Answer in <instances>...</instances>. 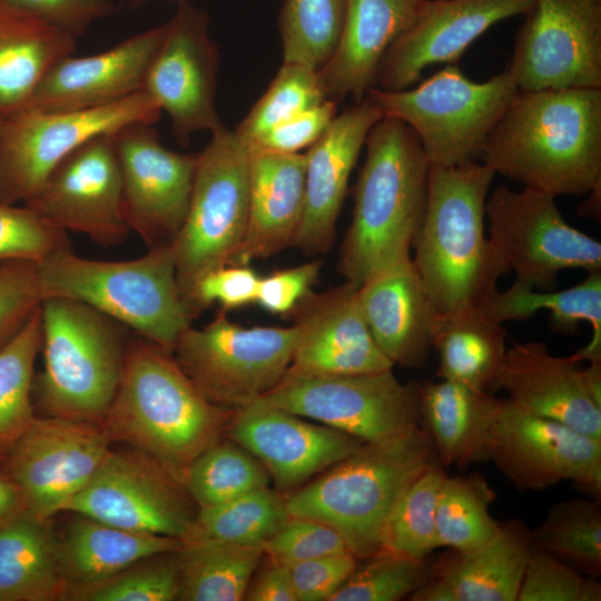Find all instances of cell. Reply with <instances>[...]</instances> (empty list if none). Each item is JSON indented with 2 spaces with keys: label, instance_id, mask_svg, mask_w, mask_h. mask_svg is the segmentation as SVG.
Segmentation results:
<instances>
[{
  "label": "cell",
  "instance_id": "obj_60",
  "mask_svg": "<svg viewBox=\"0 0 601 601\" xmlns=\"http://www.w3.org/2000/svg\"><path fill=\"white\" fill-rule=\"evenodd\" d=\"M21 505L13 483L0 472V518Z\"/></svg>",
  "mask_w": 601,
  "mask_h": 601
},
{
  "label": "cell",
  "instance_id": "obj_16",
  "mask_svg": "<svg viewBox=\"0 0 601 601\" xmlns=\"http://www.w3.org/2000/svg\"><path fill=\"white\" fill-rule=\"evenodd\" d=\"M506 70L519 90L601 88V0H534Z\"/></svg>",
  "mask_w": 601,
  "mask_h": 601
},
{
  "label": "cell",
  "instance_id": "obj_59",
  "mask_svg": "<svg viewBox=\"0 0 601 601\" xmlns=\"http://www.w3.org/2000/svg\"><path fill=\"white\" fill-rule=\"evenodd\" d=\"M582 378L588 394L601 407V362H591L582 370Z\"/></svg>",
  "mask_w": 601,
  "mask_h": 601
},
{
  "label": "cell",
  "instance_id": "obj_13",
  "mask_svg": "<svg viewBox=\"0 0 601 601\" xmlns=\"http://www.w3.org/2000/svg\"><path fill=\"white\" fill-rule=\"evenodd\" d=\"M418 386L400 382L392 368L332 376L286 373L259 401L374 442L421 425Z\"/></svg>",
  "mask_w": 601,
  "mask_h": 601
},
{
  "label": "cell",
  "instance_id": "obj_52",
  "mask_svg": "<svg viewBox=\"0 0 601 601\" xmlns=\"http://www.w3.org/2000/svg\"><path fill=\"white\" fill-rule=\"evenodd\" d=\"M260 276L248 265H225L204 275L195 285L188 312L195 319L214 303L235 309L256 303Z\"/></svg>",
  "mask_w": 601,
  "mask_h": 601
},
{
  "label": "cell",
  "instance_id": "obj_6",
  "mask_svg": "<svg viewBox=\"0 0 601 601\" xmlns=\"http://www.w3.org/2000/svg\"><path fill=\"white\" fill-rule=\"evenodd\" d=\"M43 368L32 401L46 416L101 422L116 395L132 332L70 298L41 302Z\"/></svg>",
  "mask_w": 601,
  "mask_h": 601
},
{
  "label": "cell",
  "instance_id": "obj_20",
  "mask_svg": "<svg viewBox=\"0 0 601 601\" xmlns=\"http://www.w3.org/2000/svg\"><path fill=\"white\" fill-rule=\"evenodd\" d=\"M112 135H99L73 150L24 203L60 229L102 247L119 245L131 233Z\"/></svg>",
  "mask_w": 601,
  "mask_h": 601
},
{
  "label": "cell",
  "instance_id": "obj_30",
  "mask_svg": "<svg viewBox=\"0 0 601 601\" xmlns=\"http://www.w3.org/2000/svg\"><path fill=\"white\" fill-rule=\"evenodd\" d=\"M532 548L531 530L511 519L480 545L442 553L432 563L433 575L452 589L456 601H516Z\"/></svg>",
  "mask_w": 601,
  "mask_h": 601
},
{
  "label": "cell",
  "instance_id": "obj_14",
  "mask_svg": "<svg viewBox=\"0 0 601 601\" xmlns=\"http://www.w3.org/2000/svg\"><path fill=\"white\" fill-rule=\"evenodd\" d=\"M191 501L185 486L147 453L110 447L62 511L184 541L196 515Z\"/></svg>",
  "mask_w": 601,
  "mask_h": 601
},
{
  "label": "cell",
  "instance_id": "obj_28",
  "mask_svg": "<svg viewBox=\"0 0 601 601\" xmlns=\"http://www.w3.org/2000/svg\"><path fill=\"white\" fill-rule=\"evenodd\" d=\"M425 0H346L338 42L317 70L326 99L362 101L375 87L382 58L411 26Z\"/></svg>",
  "mask_w": 601,
  "mask_h": 601
},
{
  "label": "cell",
  "instance_id": "obj_24",
  "mask_svg": "<svg viewBox=\"0 0 601 601\" xmlns=\"http://www.w3.org/2000/svg\"><path fill=\"white\" fill-rule=\"evenodd\" d=\"M382 117L364 98L337 115L308 147L304 209L293 247L314 255L332 246L351 173L370 130Z\"/></svg>",
  "mask_w": 601,
  "mask_h": 601
},
{
  "label": "cell",
  "instance_id": "obj_22",
  "mask_svg": "<svg viewBox=\"0 0 601 601\" xmlns=\"http://www.w3.org/2000/svg\"><path fill=\"white\" fill-rule=\"evenodd\" d=\"M225 436L252 453L275 485L287 491L347 457L364 443L259 400L234 412Z\"/></svg>",
  "mask_w": 601,
  "mask_h": 601
},
{
  "label": "cell",
  "instance_id": "obj_32",
  "mask_svg": "<svg viewBox=\"0 0 601 601\" xmlns=\"http://www.w3.org/2000/svg\"><path fill=\"white\" fill-rule=\"evenodd\" d=\"M77 39L41 18L0 0V119L28 106L37 86Z\"/></svg>",
  "mask_w": 601,
  "mask_h": 601
},
{
  "label": "cell",
  "instance_id": "obj_58",
  "mask_svg": "<svg viewBox=\"0 0 601 601\" xmlns=\"http://www.w3.org/2000/svg\"><path fill=\"white\" fill-rule=\"evenodd\" d=\"M410 597L412 601H456L452 589L435 575L422 583Z\"/></svg>",
  "mask_w": 601,
  "mask_h": 601
},
{
  "label": "cell",
  "instance_id": "obj_45",
  "mask_svg": "<svg viewBox=\"0 0 601 601\" xmlns=\"http://www.w3.org/2000/svg\"><path fill=\"white\" fill-rule=\"evenodd\" d=\"M180 587L178 551L145 558L95 583L67 585L62 600L173 601Z\"/></svg>",
  "mask_w": 601,
  "mask_h": 601
},
{
  "label": "cell",
  "instance_id": "obj_9",
  "mask_svg": "<svg viewBox=\"0 0 601 601\" xmlns=\"http://www.w3.org/2000/svg\"><path fill=\"white\" fill-rule=\"evenodd\" d=\"M248 204L249 147L235 130L224 127L211 134L197 156L188 211L170 245L187 311L196 283L228 265L240 246Z\"/></svg>",
  "mask_w": 601,
  "mask_h": 601
},
{
  "label": "cell",
  "instance_id": "obj_40",
  "mask_svg": "<svg viewBox=\"0 0 601 601\" xmlns=\"http://www.w3.org/2000/svg\"><path fill=\"white\" fill-rule=\"evenodd\" d=\"M533 545L582 573H601L600 501L573 497L553 504L544 520L533 530Z\"/></svg>",
  "mask_w": 601,
  "mask_h": 601
},
{
  "label": "cell",
  "instance_id": "obj_19",
  "mask_svg": "<svg viewBox=\"0 0 601 601\" xmlns=\"http://www.w3.org/2000/svg\"><path fill=\"white\" fill-rule=\"evenodd\" d=\"M126 221L148 249L170 246L189 207L198 154L167 149L150 124L114 135Z\"/></svg>",
  "mask_w": 601,
  "mask_h": 601
},
{
  "label": "cell",
  "instance_id": "obj_39",
  "mask_svg": "<svg viewBox=\"0 0 601 601\" xmlns=\"http://www.w3.org/2000/svg\"><path fill=\"white\" fill-rule=\"evenodd\" d=\"M40 347L39 306L17 335L0 349V464L36 417L32 382Z\"/></svg>",
  "mask_w": 601,
  "mask_h": 601
},
{
  "label": "cell",
  "instance_id": "obj_54",
  "mask_svg": "<svg viewBox=\"0 0 601 601\" xmlns=\"http://www.w3.org/2000/svg\"><path fill=\"white\" fill-rule=\"evenodd\" d=\"M337 116V102L326 99L272 128L249 148L280 154H296L311 147Z\"/></svg>",
  "mask_w": 601,
  "mask_h": 601
},
{
  "label": "cell",
  "instance_id": "obj_61",
  "mask_svg": "<svg viewBox=\"0 0 601 601\" xmlns=\"http://www.w3.org/2000/svg\"><path fill=\"white\" fill-rule=\"evenodd\" d=\"M178 1H181V0H178Z\"/></svg>",
  "mask_w": 601,
  "mask_h": 601
},
{
  "label": "cell",
  "instance_id": "obj_55",
  "mask_svg": "<svg viewBox=\"0 0 601 601\" xmlns=\"http://www.w3.org/2000/svg\"><path fill=\"white\" fill-rule=\"evenodd\" d=\"M321 267L316 259L260 277L256 303L273 314H290L312 292Z\"/></svg>",
  "mask_w": 601,
  "mask_h": 601
},
{
  "label": "cell",
  "instance_id": "obj_33",
  "mask_svg": "<svg viewBox=\"0 0 601 601\" xmlns=\"http://www.w3.org/2000/svg\"><path fill=\"white\" fill-rule=\"evenodd\" d=\"M66 588L50 519L22 505L0 518V601L62 600Z\"/></svg>",
  "mask_w": 601,
  "mask_h": 601
},
{
  "label": "cell",
  "instance_id": "obj_41",
  "mask_svg": "<svg viewBox=\"0 0 601 601\" xmlns=\"http://www.w3.org/2000/svg\"><path fill=\"white\" fill-rule=\"evenodd\" d=\"M270 475L247 450L219 440L186 469L183 484L199 508L221 504L268 486Z\"/></svg>",
  "mask_w": 601,
  "mask_h": 601
},
{
  "label": "cell",
  "instance_id": "obj_5",
  "mask_svg": "<svg viewBox=\"0 0 601 601\" xmlns=\"http://www.w3.org/2000/svg\"><path fill=\"white\" fill-rule=\"evenodd\" d=\"M439 462L423 426L364 442L317 479L285 496L289 516L332 526L356 559L380 553V535L401 494Z\"/></svg>",
  "mask_w": 601,
  "mask_h": 601
},
{
  "label": "cell",
  "instance_id": "obj_37",
  "mask_svg": "<svg viewBox=\"0 0 601 601\" xmlns=\"http://www.w3.org/2000/svg\"><path fill=\"white\" fill-rule=\"evenodd\" d=\"M264 554L262 545L210 540L184 542L178 550L180 587L177 600H243Z\"/></svg>",
  "mask_w": 601,
  "mask_h": 601
},
{
  "label": "cell",
  "instance_id": "obj_8",
  "mask_svg": "<svg viewBox=\"0 0 601 601\" xmlns=\"http://www.w3.org/2000/svg\"><path fill=\"white\" fill-rule=\"evenodd\" d=\"M519 88L505 69L483 82L449 63L415 87L371 88L365 96L383 117L404 121L430 164L457 166L477 160L486 140Z\"/></svg>",
  "mask_w": 601,
  "mask_h": 601
},
{
  "label": "cell",
  "instance_id": "obj_34",
  "mask_svg": "<svg viewBox=\"0 0 601 601\" xmlns=\"http://www.w3.org/2000/svg\"><path fill=\"white\" fill-rule=\"evenodd\" d=\"M183 545L178 538L129 531L76 514L59 539V566L67 585H85Z\"/></svg>",
  "mask_w": 601,
  "mask_h": 601
},
{
  "label": "cell",
  "instance_id": "obj_31",
  "mask_svg": "<svg viewBox=\"0 0 601 601\" xmlns=\"http://www.w3.org/2000/svg\"><path fill=\"white\" fill-rule=\"evenodd\" d=\"M421 424L442 466L460 469L489 461V434L501 400L465 384L441 380L420 383Z\"/></svg>",
  "mask_w": 601,
  "mask_h": 601
},
{
  "label": "cell",
  "instance_id": "obj_10",
  "mask_svg": "<svg viewBox=\"0 0 601 601\" xmlns=\"http://www.w3.org/2000/svg\"><path fill=\"white\" fill-rule=\"evenodd\" d=\"M297 336L294 323L286 327H245L231 322L221 309L205 326H187L173 356L209 402L236 411L280 383Z\"/></svg>",
  "mask_w": 601,
  "mask_h": 601
},
{
  "label": "cell",
  "instance_id": "obj_47",
  "mask_svg": "<svg viewBox=\"0 0 601 601\" xmlns=\"http://www.w3.org/2000/svg\"><path fill=\"white\" fill-rule=\"evenodd\" d=\"M329 601H396L411 595L433 575L425 559L378 553L365 559Z\"/></svg>",
  "mask_w": 601,
  "mask_h": 601
},
{
  "label": "cell",
  "instance_id": "obj_36",
  "mask_svg": "<svg viewBox=\"0 0 601 601\" xmlns=\"http://www.w3.org/2000/svg\"><path fill=\"white\" fill-rule=\"evenodd\" d=\"M505 336L503 324L481 305L439 313L432 337L439 355L437 377L483 391L495 385L506 352Z\"/></svg>",
  "mask_w": 601,
  "mask_h": 601
},
{
  "label": "cell",
  "instance_id": "obj_4",
  "mask_svg": "<svg viewBox=\"0 0 601 601\" xmlns=\"http://www.w3.org/2000/svg\"><path fill=\"white\" fill-rule=\"evenodd\" d=\"M494 176L479 160L428 166L425 213L411 259L440 314L481 305L504 275L485 235Z\"/></svg>",
  "mask_w": 601,
  "mask_h": 601
},
{
  "label": "cell",
  "instance_id": "obj_26",
  "mask_svg": "<svg viewBox=\"0 0 601 601\" xmlns=\"http://www.w3.org/2000/svg\"><path fill=\"white\" fill-rule=\"evenodd\" d=\"M357 300L374 343L394 365L426 364L439 312L411 257L367 278Z\"/></svg>",
  "mask_w": 601,
  "mask_h": 601
},
{
  "label": "cell",
  "instance_id": "obj_12",
  "mask_svg": "<svg viewBox=\"0 0 601 601\" xmlns=\"http://www.w3.org/2000/svg\"><path fill=\"white\" fill-rule=\"evenodd\" d=\"M554 196L523 187L495 188L485 203L490 243L503 274L541 290L556 286L565 269L601 270V244L571 226Z\"/></svg>",
  "mask_w": 601,
  "mask_h": 601
},
{
  "label": "cell",
  "instance_id": "obj_42",
  "mask_svg": "<svg viewBox=\"0 0 601 601\" xmlns=\"http://www.w3.org/2000/svg\"><path fill=\"white\" fill-rule=\"evenodd\" d=\"M495 499V492L480 473L445 475L435 508L439 546L467 550L489 540L500 523L490 513Z\"/></svg>",
  "mask_w": 601,
  "mask_h": 601
},
{
  "label": "cell",
  "instance_id": "obj_35",
  "mask_svg": "<svg viewBox=\"0 0 601 601\" xmlns=\"http://www.w3.org/2000/svg\"><path fill=\"white\" fill-rule=\"evenodd\" d=\"M481 307L501 324L526 319L545 309L551 327L560 333H570L580 323H589L590 342L570 358L577 363L601 362V270L591 272L581 283L558 292L535 289L514 280L505 290L492 292Z\"/></svg>",
  "mask_w": 601,
  "mask_h": 601
},
{
  "label": "cell",
  "instance_id": "obj_3",
  "mask_svg": "<svg viewBox=\"0 0 601 601\" xmlns=\"http://www.w3.org/2000/svg\"><path fill=\"white\" fill-rule=\"evenodd\" d=\"M365 147L338 262L341 276L357 287L411 257L425 213L430 166L414 131L396 118L382 117Z\"/></svg>",
  "mask_w": 601,
  "mask_h": 601
},
{
  "label": "cell",
  "instance_id": "obj_44",
  "mask_svg": "<svg viewBox=\"0 0 601 601\" xmlns=\"http://www.w3.org/2000/svg\"><path fill=\"white\" fill-rule=\"evenodd\" d=\"M346 0H284L278 17L283 62L318 70L341 35Z\"/></svg>",
  "mask_w": 601,
  "mask_h": 601
},
{
  "label": "cell",
  "instance_id": "obj_17",
  "mask_svg": "<svg viewBox=\"0 0 601 601\" xmlns=\"http://www.w3.org/2000/svg\"><path fill=\"white\" fill-rule=\"evenodd\" d=\"M111 443L101 422L36 416L0 472L16 486L22 506L51 519L87 484Z\"/></svg>",
  "mask_w": 601,
  "mask_h": 601
},
{
  "label": "cell",
  "instance_id": "obj_46",
  "mask_svg": "<svg viewBox=\"0 0 601 601\" xmlns=\"http://www.w3.org/2000/svg\"><path fill=\"white\" fill-rule=\"evenodd\" d=\"M326 100L317 70L297 62H283L276 77L235 132L250 145L260 136L298 114Z\"/></svg>",
  "mask_w": 601,
  "mask_h": 601
},
{
  "label": "cell",
  "instance_id": "obj_49",
  "mask_svg": "<svg viewBox=\"0 0 601 601\" xmlns=\"http://www.w3.org/2000/svg\"><path fill=\"white\" fill-rule=\"evenodd\" d=\"M262 548L270 562L285 566L327 554L351 552L332 526L297 516H289Z\"/></svg>",
  "mask_w": 601,
  "mask_h": 601
},
{
  "label": "cell",
  "instance_id": "obj_53",
  "mask_svg": "<svg viewBox=\"0 0 601 601\" xmlns=\"http://www.w3.org/2000/svg\"><path fill=\"white\" fill-rule=\"evenodd\" d=\"M357 564L356 556L345 552L288 565L297 601H329Z\"/></svg>",
  "mask_w": 601,
  "mask_h": 601
},
{
  "label": "cell",
  "instance_id": "obj_2",
  "mask_svg": "<svg viewBox=\"0 0 601 601\" xmlns=\"http://www.w3.org/2000/svg\"><path fill=\"white\" fill-rule=\"evenodd\" d=\"M234 412L209 402L173 354L132 333L101 424L111 442L147 453L183 484L186 469L225 435Z\"/></svg>",
  "mask_w": 601,
  "mask_h": 601
},
{
  "label": "cell",
  "instance_id": "obj_7",
  "mask_svg": "<svg viewBox=\"0 0 601 601\" xmlns=\"http://www.w3.org/2000/svg\"><path fill=\"white\" fill-rule=\"evenodd\" d=\"M37 277L42 300L85 303L170 354L191 325L170 246L119 262L88 259L65 249L38 263Z\"/></svg>",
  "mask_w": 601,
  "mask_h": 601
},
{
  "label": "cell",
  "instance_id": "obj_27",
  "mask_svg": "<svg viewBox=\"0 0 601 601\" xmlns=\"http://www.w3.org/2000/svg\"><path fill=\"white\" fill-rule=\"evenodd\" d=\"M577 364L550 354L542 342L514 343L495 385L520 407L601 441V407L588 394Z\"/></svg>",
  "mask_w": 601,
  "mask_h": 601
},
{
  "label": "cell",
  "instance_id": "obj_38",
  "mask_svg": "<svg viewBox=\"0 0 601 601\" xmlns=\"http://www.w3.org/2000/svg\"><path fill=\"white\" fill-rule=\"evenodd\" d=\"M288 518L285 496L265 486L221 504L199 508L184 542L262 545Z\"/></svg>",
  "mask_w": 601,
  "mask_h": 601
},
{
  "label": "cell",
  "instance_id": "obj_50",
  "mask_svg": "<svg viewBox=\"0 0 601 601\" xmlns=\"http://www.w3.org/2000/svg\"><path fill=\"white\" fill-rule=\"evenodd\" d=\"M587 578L575 568L533 545L516 601H581Z\"/></svg>",
  "mask_w": 601,
  "mask_h": 601
},
{
  "label": "cell",
  "instance_id": "obj_18",
  "mask_svg": "<svg viewBox=\"0 0 601 601\" xmlns=\"http://www.w3.org/2000/svg\"><path fill=\"white\" fill-rule=\"evenodd\" d=\"M219 50L209 35L208 13L179 1L164 23L161 42L149 65L144 89L166 111L175 139L187 145L198 131L223 125L216 108Z\"/></svg>",
  "mask_w": 601,
  "mask_h": 601
},
{
  "label": "cell",
  "instance_id": "obj_56",
  "mask_svg": "<svg viewBox=\"0 0 601 601\" xmlns=\"http://www.w3.org/2000/svg\"><path fill=\"white\" fill-rule=\"evenodd\" d=\"M78 38L96 20L112 11L110 0H7Z\"/></svg>",
  "mask_w": 601,
  "mask_h": 601
},
{
  "label": "cell",
  "instance_id": "obj_11",
  "mask_svg": "<svg viewBox=\"0 0 601 601\" xmlns=\"http://www.w3.org/2000/svg\"><path fill=\"white\" fill-rule=\"evenodd\" d=\"M160 114L155 100L139 91L92 109L26 107L0 119V203H26L55 167L88 140L135 122L154 125Z\"/></svg>",
  "mask_w": 601,
  "mask_h": 601
},
{
  "label": "cell",
  "instance_id": "obj_48",
  "mask_svg": "<svg viewBox=\"0 0 601 601\" xmlns=\"http://www.w3.org/2000/svg\"><path fill=\"white\" fill-rule=\"evenodd\" d=\"M70 248L68 233L33 208L0 203V264L10 260L41 263Z\"/></svg>",
  "mask_w": 601,
  "mask_h": 601
},
{
  "label": "cell",
  "instance_id": "obj_15",
  "mask_svg": "<svg viewBox=\"0 0 601 601\" xmlns=\"http://www.w3.org/2000/svg\"><path fill=\"white\" fill-rule=\"evenodd\" d=\"M487 457L519 491H542L562 481L601 497V441L533 414L509 398L492 423Z\"/></svg>",
  "mask_w": 601,
  "mask_h": 601
},
{
  "label": "cell",
  "instance_id": "obj_57",
  "mask_svg": "<svg viewBox=\"0 0 601 601\" xmlns=\"http://www.w3.org/2000/svg\"><path fill=\"white\" fill-rule=\"evenodd\" d=\"M248 601H297L287 566L270 562L255 583L247 589Z\"/></svg>",
  "mask_w": 601,
  "mask_h": 601
},
{
  "label": "cell",
  "instance_id": "obj_29",
  "mask_svg": "<svg viewBox=\"0 0 601 601\" xmlns=\"http://www.w3.org/2000/svg\"><path fill=\"white\" fill-rule=\"evenodd\" d=\"M305 173V154L249 148L247 228L228 265H249L293 247L304 209Z\"/></svg>",
  "mask_w": 601,
  "mask_h": 601
},
{
  "label": "cell",
  "instance_id": "obj_23",
  "mask_svg": "<svg viewBox=\"0 0 601 601\" xmlns=\"http://www.w3.org/2000/svg\"><path fill=\"white\" fill-rule=\"evenodd\" d=\"M357 288L344 282L318 294L312 290L295 307L290 315L298 336L286 373L332 376L393 368L367 329Z\"/></svg>",
  "mask_w": 601,
  "mask_h": 601
},
{
  "label": "cell",
  "instance_id": "obj_21",
  "mask_svg": "<svg viewBox=\"0 0 601 601\" xmlns=\"http://www.w3.org/2000/svg\"><path fill=\"white\" fill-rule=\"evenodd\" d=\"M534 0H425L381 60L375 88L398 91L435 63H455L495 23L525 16Z\"/></svg>",
  "mask_w": 601,
  "mask_h": 601
},
{
  "label": "cell",
  "instance_id": "obj_1",
  "mask_svg": "<svg viewBox=\"0 0 601 601\" xmlns=\"http://www.w3.org/2000/svg\"><path fill=\"white\" fill-rule=\"evenodd\" d=\"M480 159L554 197L588 194L601 181V88L519 90Z\"/></svg>",
  "mask_w": 601,
  "mask_h": 601
},
{
  "label": "cell",
  "instance_id": "obj_51",
  "mask_svg": "<svg viewBox=\"0 0 601 601\" xmlns=\"http://www.w3.org/2000/svg\"><path fill=\"white\" fill-rule=\"evenodd\" d=\"M38 263L10 260L0 264V349L22 328L40 306Z\"/></svg>",
  "mask_w": 601,
  "mask_h": 601
},
{
  "label": "cell",
  "instance_id": "obj_43",
  "mask_svg": "<svg viewBox=\"0 0 601 601\" xmlns=\"http://www.w3.org/2000/svg\"><path fill=\"white\" fill-rule=\"evenodd\" d=\"M445 475L436 462L401 494L383 524L380 553L425 559L439 548L435 508Z\"/></svg>",
  "mask_w": 601,
  "mask_h": 601
},
{
  "label": "cell",
  "instance_id": "obj_25",
  "mask_svg": "<svg viewBox=\"0 0 601 601\" xmlns=\"http://www.w3.org/2000/svg\"><path fill=\"white\" fill-rule=\"evenodd\" d=\"M162 35L164 24L96 55L65 57L46 73L27 107L47 111L85 110L142 91Z\"/></svg>",
  "mask_w": 601,
  "mask_h": 601
}]
</instances>
